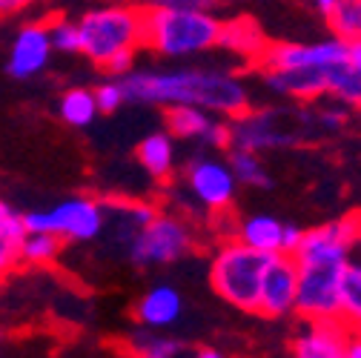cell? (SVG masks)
<instances>
[{
	"mask_svg": "<svg viewBox=\"0 0 361 358\" xmlns=\"http://www.w3.org/2000/svg\"><path fill=\"white\" fill-rule=\"evenodd\" d=\"M355 227L358 212H350L338 221L301 233L293 261L298 276L295 312L304 321L338 319V287L350 249L355 247Z\"/></svg>",
	"mask_w": 361,
	"mask_h": 358,
	"instance_id": "obj_1",
	"label": "cell"
},
{
	"mask_svg": "<svg viewBox=\"0 0 361 358\" xmlns=\"http://www.w3.org/2000/svg\"><path fill=\"white\" fill-rule=\"evenodd\" d=\"M123 98L132 104H155V106H201L212 115L235 118L250 109L247 83L227 69H138L121 78Z\"/></svg>",
	"mask_w": 361,
	"mask_h": 358,
	"instance_id": "obj_2",
	"label": "cell"
},
{
	"mask_svg": "<svg viewBox=\"0 0 361 358\" xmlns=\"http://www.w3.org/2000/svg\"><path fill=\"white\" fill-rule=\"evenodd\" d=\"M218 32L221 20L212 12L144 6V47L164 58L209 52L218 47Z\"/></svg>",
	"mask_w": 361,
	"mask_h": 358,
	"instance_id": "obj_3",
	"label": "cell"
},
{
	"mask_svg": "<svg viewBox=\"0 0 361 358\" xmlns=\"http://www.w3.org/2000/svg\"><path fill=\"white\" fill-rule=\"evenodd\" d=\"M273 258H276L273 252H258V249L241 244L235 235H230V238H224L218 244V249L212 252L209 284L224 301L233 304L235 309L255 312L261 278H264L267 266Z\"/></svg>",
	"mask_w": 361,
	"mask_h": 358,
	"instance_id": "obj_4",
	"label": "cell"
},
{
	"mask_svg": "<svg viewBox=\"0 0 361 358\" xmlns=\"http://www.w3.org/2000/svg\"><path fill=\"white\" fill-rule=\"evenodd\" d=\"M80 55L104 66L118 52H138L144 47V6L118 4L92 9L78 20Z\"/></svg>",
	"mask_w": 361,
	"mask_h": 358,
	"instance_id": "obj_5",
	"label": "cell"
},
{
	"mask_svg": "<svg viewBox=\"0 0 361 358\" xmlns=\"http://www.w3.org/2000/svg\"><path fill=\"white\" fill-rule=\"evenodd\" d=\"M310 129H324L319 112L304 109H247L230 123V147L235 149H287L310 135Z\"/></svg>",
	"mask_w": 361,
	"mask_h": 358,
	"instance_id": "obj_6",
	"label": "cell"
},
{
	"mask_svg": "<svg viewBox=\"0 0 361 358\" xmlns=\"http://www.w3.org/2000/svg\"><path fill=\"white\" fill-rule=\"evenodd\" d=\"M195 249V233L184 218L158 212L129 241V258L138 266H164Z\"/></svg>",
	"mask_w": 361,
	"mask_h": 358,
	"instance_id": "obj_7",
	"label": "cell"
},
{
	"mask_svg": "<svg viewBox=\"0 0 361 358\" xmlns=\"http://www.w3.org/2000/svg\"><path fill=\"white\" fill-rule=\"evenodd\" d=\"M26 233H52L66 241H92L104 230V204L95 198H66L49 209L23 215Z\"/></svg>",
	"mask_w": 361,
	"mask_h": 358,
	"instance_id": "obj_8",
	"label": "cell"
},
{
	"mask_svg": "<svg viewBox=\"0 0 361 358\" xmlns=\"http://www.w3.org/2000/svg\"><path fill=\"white\" fill-rule=\"evenodd\" d=\"M187 184L198 204L212 212H227L235 201L238 181L227 161L218 158H192L187 166Z\"/></svg>",
	"mask_w": 361,
	"mask_h": 358,
	"instance_id": "obj_9",
	"label": "cell"
},
{
	"mask_svg": "<svg viewBox=\"0 0 361 358\" xmlns=\"http://www.w3.org/2000/svg\"><path fill=\"white\" fill-rule=\"evenodd\" d=\"M347 58V43L338 37L315 40V43H269L258 69H310V66H330Z\"/></svg>",
	"mask_w": 361,
	"mask_h": 358,
	"instance_id": "obj_10",
	"label": "cell"
},
{
	"mask_svg": "<svg viewBox=\"0 0 361 358\" xmlns=\"http://www.w3.org/2000/svg\"><path fill=\"white\" fill-rule=\"evenodd\" d=\"M295 290H298V276H295L293 255L276 252V258L269 261L267 273L261 278L255 312L258 316H267V319L290 316V312H295Z\"/></svg>",
	"mask_w": 361,
	"mask_h": 358,
	"instance_id": "obj_11",
	"label": "cell"
},
{
	"mask_svg": "<svg viewBox=\"0 0 361 358\" xmlns=\"http://www.w3.org/2000/svg\"><path fill=\"white\" fill-rule=\"evenodd\" d=\"M166 129L172 138L204 141L207 147L215 149L230 147V123L218 121L212 112L201 106H187V104L166 106Z\"/></svg>",
	"mask_w": 361,
	"mask_h": 358,
	"instance_id": "obj_12",
	"label": "cell"
},
{
	"mask_svg": "<svg viewBox=\"0 0 361 358\" xmlns=\"http://www.w3.org/2000/svg\"><path fill=\"white\" fill-rule=\"evenodd\" d=\"M52 52L55 49H52L47 23H26V26H20L18 37L12 40L6 72L18 80H26V78H32L49 66Z\"/></svg>",
	"mask_w": 361,
	"mask_h": 358,
	"instance_id": "obj_13",
	"label": "cell"
},
{
	"mask_svg": "<svg viewBox=\"0 0 361 358\" xmlns=\"http://www.w3.org/2000/svg\"><path fill=\"white\" fill-rule=\"evenodd\" d=\"M350 327L341 319H315L293 338L295 358H347Z\"/></svg>",
	"mask_w": 361,
	"mask_h": 358,
	"instance_id": "obj_14",
	"label": "cell"
},
{
	"mask_svg": "<svg viewBox=\"0 0 361 358\" xmlns=\"http://www.w3.org/2000/svg\"><path fill=\"white\" fill-rule=\"evenodd\" d=\"M333 66V63H330ZM330 66H310V69H261L267 89H273L281 98L293 101H315L327 95V69Z\"/></svg>",
	"mask_w": 361,
	"mask_h": 358,
	"instance_id": "obj_15",
	"label": "cell"
},
{
	"mask_svg": "<svg viewBox=\"0 0 361 358\" xmlns=\"http://www.w3.org/2000/svg\"><path fill=\"white\" fill-rule=\"evenodd\" d=\"M218 47L227 49L230 55L247 61V63H258L261 55L267 52L269 47V37L264 35V29L247 18V15H238L233 20H221V32H218Z\"/></svg>",
	"mask_w": 361,
	"mask_h": 358,
	"instance_id": "obj_16",
	"label": "cell"
},
{
	"mask_svg": "<svg viewBox=\"0 0 361 358\" xmlns=\"http://www.w3.org/2000/svg\"><path fill=\"white\" fill-rule=\"evenodd\" d=\"M180 312H184V298L180 292L169 284H158V287H149L138 304H135V319L138 324H144L147 330H164V327H172Z\"/></svg>",
	"mask_w": 361,
	"mask_h": 358,
	"instance_id": "obj_17",
	"label": "cell"
},
{
	"mask_svg": "<svg viewBox=\"0 0 361 358\" xmlns=\"http://www.w3.org/2000/svg\"><path fill=\"white\" fill-rule=\"evenodd\" d=\"M241 244L258 249V252H281V238H284V223L276 215H247L235 223V233H233Z\"/></svg>",
	"mask_w": 361,
	"mask_h": 358,
	"instance_id": "obj_18",
	"label": "cell"
},
{
	"mask_svg": "<svg viewBox=\"0 0 361 358\" xmlns=\"http://www.w3.org/2000/svg\"><path fill=\"white\" fill-rule=\"evenodd\" d=\"M135 158L155 181H169L175 172V138L169 132H152L138 144Z\"/></svg>",
	"mask_w": 361,
	"mask_h": 358,
	"instance_id": "obj_19",
	"label": "cell"
},
{
	"mask_svg": "<svg viewBox=\"0 0 361 358\" xmlns=\"http://www.w3.org/2000/svg\"><path fill=\"white\" fill-rule=\"evenodd\" d=\"M327 95L347 109H361V72L350 63V58L336 61L327 69Z\"/></svg>",
	"mask_w": 361,
	"mask_h": 358,
	"instance_id": "obj_20",
	"label": "cell"
},
{
	"mask_svg": "<svg viewBox=\"0 0 361 358\" xmlns=\"http://www.w3.org/2000/svg\"><path fill=\"white\" fill-rule=\"evenodd\" d=\"M126 355L129 358H184L187 347L184 341L161 335L155 330H138L126 338Z\"/></svg>",
	"mask_w": 361,
	"mask_h": 358,
	"instance_id": "obj_21",
	"label": "cell"
},
{
	"mask_svg": "<svg viewBox=\"0 0 361 358\" xmlns=\"http://www.w3.org/2000/svg\"><path fill=\"white\" fill-rule=\"evenodd\" d=\"M338 319L350 330H361V261H347L338 287Z\"/></svg>",
	"mask_w": 361,
	"mask_h": 358,
	"instance_id": "obj_22",
	"label": "cell"
},
{
	"mask_svg": "<svg viewBox=\"0 0 361 358\" xmlns=\"http://www.w3.org/2000/svg\"><path fill=\"white\" fill-rule=\"evenodd\" d=\"M58 115L63 123L75 126V129H86L98 118V104H95V95L92 89L86 86H75V89H66L58 101Z\"/></svg>",
	"mask_w": 361,
	"mask_h": 358,
	"instance_id": "obj_23",
	"label": "cell"
},
{
	"mask_svg": "<svg viewBox=\"0 0 361 358\" xmlns=\"http://www.w3.org/2000/svg\"><path fill=\"white\" fill-rule=\"evenodd\" d=\"M63 252V241L52 233H26L20 238V264L47 266L55 264Z\"/></svg>",
	"mask_w": 361,
	"mask_h": 358,
	"instance_id": "obj_24",
	"label": "cell"
},
{
	"mask_svg": "<svg viewBox=\"0 0 361 358\" xmlns=\"http://www.w3.org/2000/svg\"><path fill=\"white\" fill-rule=\"evenodd\" d=\"M324 18H327L333 37L344 43L361 40V0H338Z\"/></svg>",
	"mask_w": 361,
	"mask_h": 358,
	"instance_id": "obj_25",
	"label": "cell"
},
{
	"mask_svg": "<svg viewBox=\"0 0 361 358\" xmlns=\"http://www.w3.org/2000/svg\"><path fill=\"white\" fill-rule=\"evenodd\" d=\"M227 166L233 169L235 181L238 184H247V187H269L273 178H269L267 166L261 163L258 152H250V149H230V158H227Z\"/></svg>",
	"mask_w": 361,
	"mask_h": 358,
	"instance_id": "obj_26",
	"label": "cell"
},
{
	"mask_svg": "<svg viewBox=\"0 0 361 358\" xmlns=\"http://www.w3.org/2000/svg\"><path fill=\"white\" fill-rule=\"evenodd\" d=\"M47 29H49L52 49H58V52H63V55H78V52H80V32H78V23L63 20V18H55Z\"/></svg>",
	"mask_w": 361,
	"mask_h": 358,
	"instance_id": "obj_27",
	"label": "cell"
},
{
	"mask_svg": "<svg viewBox=\"0 0 361 358\" xmlns=\"http://www.w3.org/2000/svg\"><path fill=\"white\" fill-rule=\"evenodd\" d=\"M92 95H95V104H98V115H101V112H104V115H112V112H118V109L126 104L121 80L101 83L98 89H92Z\"/></svg>",
	"mask_w": 361,
	"mask_h": 358,
	"instance_id": "obj_28",
	"label": "cell"
},
{
	"mask_svg": "<svg viewBox=\"0 0 361 358\" xmlns=\"http://www.w3.org/2000/svg\"><path fill=\"white\" fill-rule=\"evenodd\" d=\"M20 264V238L0 235V278H6Z\"/></svg>",
	"mask_w": 361,
	"mask_h": 358,
	"instance_id": "obj_29",
	"label": "cell"
},
{
	"mask_svg": "<svg viewBox=\"0 0 361 358\" xmlns=\"http://www.w3.org/2000/svg\"><path fill=\"white\" fill-rule=\"evenodd\" d=\"M0 235H12V238H23L26 227H23V215L9 206L6 201H0Z\"/></svg>",
	"mask_w": 361,
	"mask_h": 358,
	"instance_id": "obj_30",
	"label": "cell"
},
{
	"mask_svg": "<svg viewBox=\"0 0 361 358\" xmlns=\"http://www.w3.org/2000/svg\"><path fill=\"white\" fill-rule=\"evenodd\" d=\"M158 215V206L155 204H144V201H132V204H123V218L135 227V233H138L141 227H147V223Z\"/></svg>",
	"mask_w": 361,
	"mask_h": 358,
	"instance_id": "obj_31",
	"label": "cell"
},
{
	"mask_svg": "<svg viewBox=\"0 0 361 358\" xmlns=\"http://www.w3.org/2000/svg\"><path fill=\"white\" fill-rule=\"evenodd\" d=\"M144 6H158V9H201L212 12L218 0H144Z\"/></svg>",
	"mask_w": 361,
	"mask_h": 358,
	"instance_id": "obj_32",
	"label": "cell"
},
{
	"mask_svg": "<svg viewBox=\"0 0 361 358\" xmlns=\"http://www.w3.org/2000/svg\"><path fill=\"white\" fill-rule=\"evenodd\" d=\"M132 66H135V52H118V55L109 58L101 69H104L106 75H112V78H123L126 72H132Z\"/></svg>",
	"mask_w": 361,
	"mask_h": 358,
	"instance_id": "obj_33",
	"label": "cell"
},
{
	"mask_svg": "<svg viewBox=\"0 0 361 358\" xmlns=\"http://www.w3.org/2000/svg\"><path fill=\"white\" fill-rule=\"evenodd\" d=\"M301 233H304V230L287 227V223H284V238H281V252H284V255H293V252H295V247H298V241H301Z\"/></svg>",
	"mask_w": 361,
	"mask_h": 358,
	"instance_id": "obj_34",
	"label": "cell"
},
{
	"mask_svg": "<svg viewBox=\"0 0 361 358\" xmlns=\"http://www.w3.org/2000/svg\"><path fill=\"white\" fill-rule=\"evenodd\" d=\"M347 358H361V330H350V338H347Z\"/></svg>",
	"mask_w": 361,
	"mask_h": 358,
	"instance_id": "obj_35",
	"label": "cell"
},
{
	"mask_svg": "<svg viewBox=\"0 0 361 358\" xmlns=\"http://www.w3.org/2000/svg\"><path fill=\"white\" fill-rule=\"evenodd\" d=\"M32 0H0V15H15L20 9H26Z\"/></svg>",
	"mask_w": 361,
	"mask_h": 358,
	"instance_id": "obj_36",
	"label": "cell"
},
{
	"mask_svg": "<svg viewBox=\"0 0 361 358\" xmlns=\"http://www.w3.org/2000/svg\"><path fill=\"white\" fill-rule=\"evenodd\" d=\"M347 58H350V63L361 72V40H353V43H347Z\"/></svg>",
	"mask_w": 361,
	"mask_h": 358,
	"instance_id": "obj_37",
	"label": "cell"
},
{
	"mask_svg": "<svg viewBox=\"0 0 361 358\" xmlns=\"http://www.w3.org/2000/svg\"><path fill=\"white\" fill-rule=\"evenodd\" d=\"M310 4H312L315 9H319V12H324V15H327V12H330V9L338 4V0H310Z\"/></svg>",
	"mask_w": 361,
	"mask_h": 358,
	"instance_id": "obj_38",
	"label": "cell"
},
{
	"mask_svg": "<svg viewBox=\"0 0 361 358\" xmlns=\"http://www.w3.org/2000/svg\"><path fill=\"white\" fill-rule=\"evenodd\" d=\"M195 358H224V352H218L212 347H201V350H195Z\"/></svg>",
	"mask_w": 361,
	"mask_h": 358,
	"instance_id": "obj_39",
	"label": "cell"
},
{
	"mask_svg": "<svg viewBox=\"0 0 361 358\" xmlns=\"http://www.w3.org/2000/svg\"><path fill=\"white\" fill-rule=\"evenodd\" d=\"M355 244L361 247V212H358V227H355Z\"/></svg>",
	"mask_w": 361,
	"mask_h": 358,
	"instance_id": "obj_40",
	"label": "cell"
},
{
	"mask_svg": "<svg viewBox=\"0 0 361 358\" xmlns=\"http://www.w3.org/2000/svg\"><path fill=\"white\" fill-rule=\"evenodd\" d=\"M0 341H4V333H0Z\"/></svg>",
	"mask_w": 361,
	"mask_h": 358,
	"instance_id": "obj_41",
	"label": "cell"
}]
</instances>
